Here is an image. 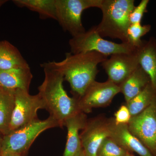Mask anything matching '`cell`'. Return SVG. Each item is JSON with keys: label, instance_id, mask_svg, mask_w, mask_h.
I'll list each match as a JSON object with an SVG mask.
<instances>
[{"label": "cell", "instance_id": "obj_1", "mask_svg": "<svg viewBox=\"0 0 156 156\" xmlns=\"http://www.w3.org/2000/svg\"><path fill=\"white\" fill-rule=\"evenodd\" d=\"M44 73V80L38 87L45 109L58 122L59 127L64 126L66 120L81 112L77 97H70L63 86L64 76L57 62L49 61L41 64Z\"/></svg>", "mask_w": 156, "mask_h": 156}, {"label": "cell", "instance_id": "obj_2", "mask_svg": "<svg viewBox=\"0 0 156 156\" xmlns=\"http://www.w3.org/2000/svg\"><path fill=\"white\" fill-rule=\"evenodd\" d=\"M63 60L57 62L64 76V80L70 86L74 97H80L90 85L95 81L99 72L98 64L108 58V56L96 52L76 54L66 53Z\"/></svg>", "mask_w": 156, "mask_h": 156}, {"label": "cell", "instance_id": "obj_3", "mask_svg": "<svg viewBox=\"0 0 156 156\" xmlns=\"http://www.w3.org/2000/svg\"><path fill=\"white\" fill-rule=\"evenodd\" d=\"M134 7V0H102L99 8L102 19L95 26L98 33L102 37L118 39L122 43H128L129 15Z\"/></svg>", "mask_w": 156, "mask_h": 156}, {"label": "cell", "instance_id": "obj_4", "mask_svg": "<svg viewBox=\"0 0 156 156\" xmlns=\"http://www.w3.org/2000/svg\"><path fill=\"white\" fill-rule=\"evenodd\" d=\"M56 127H59L58 122L50 116L46 119H37L27 126L10 132L4 136L1 156L7 154L25 156L41 133Z\"/></svg>", "mask_w": 156, "mask_h": 156}, {"label": "cell", "instance_id": "obj_5", "mask_svg": "<svg viewBox=\"0 0 156 156\" xmlns=\"http://www.w3.org/2000/svg\"><path fill=\"white\" fill-rule=\"evenodd\" d=\"M69 44L73 54L96 52L108 56L121 53L134 52L137 48L129 43L120 44L104 39L99 34L95 27L83 33L70 39Z\"/></svg>", "mask_w": 156, "mask_h": 156}, {"label": "cell", "instance_id": "obj_6", "mask_svg": "<svg viewBox=\"0 0 156 156\" xmlns=\"http://www.w3.org/2000/svg\"><path fill=\"white\" fill-rule=\"evenodd\" d=\"M102 0H56V20L63 30L73 37L86 32L82 14L87 9H99Z\"/></svg>", "mask_w": 156, "mask_h": 156}, {"label": "cell", "instance_id": "obj_7", "mask_svg": "<svg viewBox=\"0 0 156 156\" xmlns=\"http://www.w3.org/2000/svg\"><path fill=\"white\" fill-rule=\"evenodd\" d=\"M14 99L15 104L9 133L38 119L37 115L38 111L40 109H45L44 102L39 93L31 95L29 91L17 89L14 91Z\"/></svg>", "mask_w": 156, "mask_h": 156}, {"label": "cell", "instance_id": "obj_8", "mask_svg": "<svg viewBox=\"0 0 156 156\" xmlns=\"http://www.w3.org/2000/svg\"><path fill=\"white\" fill-rule=\"evenodd\" d=\"M128 129L154 156H156V97L140 113L131 117Z\"/></svg>", "mask_w": 156, "mask_h": 156}, {"label": "cell", "instance_id": "obj_9", "mask_svg": "<svg viewBox=\"0 0 156 156\" xmlns=\"http://www.w3.org/2000/svg\"><path fill=\"white\" fill-rule=\"evenodd\" d=\"M120 92L119 86L108 80L103 83L94 81L83 95L77 98L80 109L85 113H89L92 108L108 106Z\"/></svg>", "mask_w": 156, "mask_h": 156}, {"label": "cell", "instance_id": "obj_10", "mask_svg": "<svg viewBox=\"0 0 156 156\" xmlns=\"http://www.w3.org/2000/svg\"><path fill=\"white\" fill-rule=\"evenodd\" d=\"M101 65L108 80L119 86L139 65L137 49L131 53L111 55Z\"/></svg>", "mask_w": 156, "mask_h": 156}, {"label": "cell", "instance_id": "obj_11", "mask_svg": "<svg viewBox=\"0 0 156 156\" xmlns=\"http://www.w3.org/2000/svg\"><path fill=\"white\" fill-rule=\"evenodd\" d=\"M110 119L97 117L88 120L80 134L82 148L86 156H96L102 141L110 136Z\"/></svg>", "mask_w": 156, "mask_h": 156}, {"label": "cell", "instance_id": "obj_12", "mask_svg": "<svg viewBox=\"0 0 156 156\" xmlns=\"http://www.w3.org/2000/svg\"><path fill=\"white\" fill-rule=\"evenodd\" d=\"M110 119V137L130 153H136L140 156H154L140 140L128 129L127 124L115 123L114 118Z\"/></svg>", "mask_w": 156, "mask_h": 156}, {"label": "cell", "instance_id": "obj_13", "mask_svg": "<svg viewBox=\"0 0 156 156\" xmlns=\"http://www.w3.org/2000/svg\"><path fill=\"white\" fill-rule=\"evenodd\" d=\"M88 121L86 114L80 112L66 120L64 126L67 128V142L63 156H73L82 148L80 131Z\"/></svg>", "mask_w": 156, "mask_h": 156}, {"label": "cell", "instance_id": "obj_14", "mask_svg": "<svg viewBox=\"0 0 156 156\" xmlns=\"http://www.w3.org/2000/svg\"><path fill=\"white\" fill-rule=\"evenodd\" d=\"M32 79L30 67L0 70V87L3 89L29 91Z\"/></svg>", "mask_w": 156, "mask_h": 156}, {"label": "cell", "instance_id": "obj_15", "mask_svg": "<svg viewBox=\"0 0 156 156\" xmlns=\"http://www.w3.org/2000/svg\"><path fill=\"white\" fill-rule=\"evenodd\" d=\"M140 66L150 79L151 83L156 90V39L151 37L148 41H143L137 48Z\"/></svg>", "mask_w": 156, "mask_h": 156}, {"label": "cell", "instance_id": "obj_16", "mask_svg": "<svg viewBox=\"0 0 156 156\" xmlns=\"http://www.w3.org/2000/svg\"><path fill=\"white\" fill-rule=\"evenodd\" d=\"M150 83L149 76L139 65L119 86L120 92L124 95L126 103L142 92Z\"/></svg>", "mask_w": 156, "mask_h": 156}, {"label": "cell", "instance_id": "obj_17", "mask_svg": "<svg viewBox=\"0 0 156 156\" xmlns=\"http://www.w3.org/2000/svg\"><path fill=\"white\" fill-rule=\"evenodd\" d=\"M30 67L17 48L8 41H0V70Z\"/></svg>", "mask_w": 156, "mask_h": 156}, {"label": "cell", "instance_id": "obj_18", "mask_svg": "<svg viewBox=\"0 0 156 156\" xmlns=\"http://www.w3.org/2000/svg\"><path fill=\"white\" fill-rule=\"evenodd\" d=\"M12 2L19 8L37 12L41 19L56 20V0H13Z\"/></svg>", "mask_w": 156, "mask_h": 156}, {"label": "cell", "instance_id": "obj_19", "mask_svg": "<svg viewBox=\"0 0 156 156\" xmlns=\"http://www.w3.org/2000/svg\"><path fill=\"white\" fill-rule=\"evenodd\" d=\"M14 104V91L2 89L0 92V132L4 136L9 133Z\"/></svg>", "mask_w": 156, "mask_h": 156}, {"label": "cell", "instance_id": "obj_20", "mask_svg": "<svg viewBox=\"0 0 156 156\" xmlns=\"http://www.w3.org/2000/svg\"><path fill=\"white\" fill-rule=\"evenodd\" d=\"M156 97V90L151 82L142 92L126 103L131 116L136 115L144 111L151 105Z\"/></svg>", "mask_w": 156, "mask_h": 156}, {"label": "cell", "instance_id": "obj_21", "mask_svg": "<svg viewBox=\"0 0 156 156\" xmlns=\"http://www.w3.org/2000/svg\"><path fill=\"white\" fill-rule=\"evenodd\" d=\"M129 152L108 136L101 143L96 156H126Z\"/></svg>", "mask_w": 156, "mask_h": 156}, {"label": "cell", "instance_id": "obj_22", "mask_svg": "<svg viewBox=\"0 0 156 156\" xmlns=\"http://www.w3.org/2000/svg\"><path fill=\"white\" fill-rule=\"evenodd\" d=\"M151 26L149 24L142 25L141 23L131 24L127 31L128 43L136 48H139L142 44L141 38L149 32Z\"/></svg>", "mask_w": 156, "mask_h": 156}, {"label": "cell", "instance_id": "obj_23", "mask_svg": "<svg viewBox=\"0 0 156 156\" xmlns=\"http://www.w3.org/2000/svg\"><path fill=\"white\" fill-rule=\"evenodd\" d=\"M149 3V0H142L138 5L135 6L129 15L131 24L141 23L144 14L147 11V9Z\"/></svg>", "mask_w": 156, "mask_h": 156}, {"label": "cell", "instance_id": "obj_24", "mask_svg": "<svg viewBox=\"0 0 156 156\" xmlns=\"http://www.w3.org/2000/svg\"><path fill=\"white\" fill-rule=\"evenodd\" d=\"M131 118V114L126 104L120 107L115 114L114 121L117 125L127 124L128 125Z\"/></svg>", "mask_w": 156, "mask_h": 156}, {"label": "cell", "instance_id": "obj_25", "mask_svg": "<svg viewBox=\"0 0 156 156\" xmlns=\"http://www.w3.org/2000/svg\"><path fill=\"white\" fill-rule=\"evenodd\" d=\"M73 156H86L83 148Z\"/></svg>", "mask_w": 156, "mask_h": 156}, {"label": "cell", "instance_id": "obj_26", "mask_svg": "<svg viewBox=\"0 0 156 156\" xmlns=\"http://www.w3.org/2000/svg\"><path fill=\"white\" fill-rule=\"evenodd\" d=\"M4 136V135H3V134L0 132V156H1V151H2V142Z\"/></svg>", "mask_w": 156, "mask_h": 156}, {"label": "cell", "instance_id": "obj_27", "mask_svg": "<svg viewBox=\"0 0 156 156\" xmlns=\"http://www.w3.org/2000/svg\"><path fill=\"white\" fill-rule=\"evenodd\" d=\"M8 2V0H0V7H2L4 4H5Z\"/></svg>", "mask_w": 156, "mask_h": 156}, {"label": "cell", "instance_id": "obj_28", "mask_svg": "<svg viewBox=\"0 0 156 156\" xmlns=\"http://www.w3.org/2000/svg\"><path fill=\"white\" fill-rule=\"evenodd\" d=\"M1 156H21L18 154H7L2 155Z\"/></svg>", "mask_w": 156, "mask_h": 156}, {"label": "cell", "instance_id": "obj_29", "mask_svg": "<svg viewBox=\"0 0 156 156\" xmlns=\"http://www.w3.org/2000/svg\"><path fill=\"white\" fill-rule=\"evenodd\" d=\"M126 156H134V155L132 154L131 153L129 152V153L127 154V155Z\"/></svg>", "mask_w": 156, "mask_h": 156}, {"label": "cell", "instance_id": "obj_30", "mask_svg": "<svg viewBox=\"0 0 156 156\" xmlns=\"http://www.w3.org/2000/svg\"><path fill=\"white\" fill-rule=\"evenodd\" d=\"M2 88H1V87H0V92H1V91H2Z\"/></svg>", "mask_w": 156, "mask_h": 156}]
</instances>
